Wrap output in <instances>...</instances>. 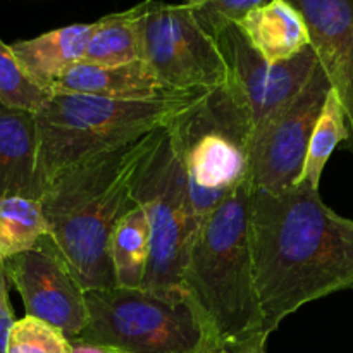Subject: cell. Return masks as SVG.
Segmentation results:
<instances>
[{
  "label": "cell",
  "instance_id": "obj_25",
  "mask_svg": "<svg viewBox=\"0 0 353 353\" xmlns=\"http://www.w3.org/2000/svg\"><path fill=\"white\" fill-rule=\"evenodd\" d=\"M0 312H14L9 300V278L3 262H0Z\"/></svg>",
  "mask_w": 353,
  "mask_h": 353
},
{
  "label": "cell",
  "instance_id": "obj_24",
  "mask_svg": "<svg viewBox=\"0 0 353 353\" xmlns=\"http://www.w3.org/2000/svg\"><path fill=\"white\" fill-rule=\"evenodd\" d=\"M265 341H268V336L261 334L247 341L216 345L209 353H265Z\"/></svg>",
  "mask_w": 353,
  "mask_h": 353
},
{
  "label": "cell",
  "instance_id": "obj_4",
  "mask_svg": "<svg viewBox=\"0 0 353 353\" xmlns=\"http://www.w3.org/2000/svg\"><path fill=\"white\" fill-rule=\"evenodd\" d=\"M203 93L179 92L157 99L123 100L52 92L34 112L41 195L68 169L168 128Z\"/></svg>",
  "mask_w": 353,
  "mask_h": 353
},
{
  "label": "cell",
  "instance_id": "obj_26",
  "mask_svg": "<svg viewBox=\"0 0 353 353\" xmlns=\"http://www.w3.org/2000/svg\"><path fill=\"white\" fill-rule=\"evenodd\" d=\"M14 323V312H0V353H7V340Z\"/></svg>",
  "mask_w": 353,
  "mask_h": 353
},
{
  "label": "cell",
  "instance_id": "obj_17",
  "mask_svg": "<svg viewBox=\"0 0 353 353\" xmlns=\"http://www.w3.org/2000/svg\"><path fill=\"white\" fill-rule=\"evenodd\" d=\"M150 250V221L143 207L137 205L119 221L110 238V261L116 286L143 288Z\"/></svg>",
  "mask_w": 353,
  "mask_h": 353
},
{
  "label": "cell",
  "instance_id": "obj_15",
  "mask_svg": "<svg viewBox=\"0 0 353 353\" xmlns=\"http://www.w3.org/2000/svg\"><path fill=\"white\" fill-rule=\"evenodd\" d=\"M93 23L57 28L31 40L12 43V52L31 79L47 92L74 64L83 61Z\"/></svg>",
  "mask_w": 353,
  "mask_h": 353
},
{
  "label": "cell",
  "instance_id": "obj_1",
  "mask_svg": "<svg viewBox=\"0 0 353 353\" xmlns=\"http://www.w3.org/2000/svg\"><path fill=\"white\" fill-rule=\"evenodd\" d=\"M252 255L264 333L300 307L353 288V219L323 202L319 190H254Z\"/></svg>",
  "mask_w": 353,
  "mask_h": 353
},
{
  "label": "cell",
  "instance_id": "obj_10",
  "mask_svg": "<svg viewBox=\"0 0 353 353\" xmlns=\"http://www.w3.org/2000/svg\"><path fill=\"white\" fill-rule=\"evenodd\" d=\"M214 38L226 61L228 83L243 95L250 107L255 134L274 114L295 99L319 65L310 45L288 61L274 64L265 61L252 47L236 23L223 26Z\"/></svg>",
  "mask_w": 353,
  "mask_h": 353
},
{
  "label": "cell",
  "instance_id": "obj_22",
  "mask_svg": "<svg viewBox=\"0 0 353 353\" xmlns=\"http://www.w3.org/2000/svg\"><path fill=\"white\" fill-rule=\"evenodd\" d=\"M7 353H74L72 341L52 324L24 316L10 327Z\"/></svg>",
  "mask_w": 353,
  "mask_h": 353
},
{
  "label": "cell",
  "instance_id": "obj_9",
  "mask_svg": "<svg viewBox=\"0 0 353 353\" xmlns=\"http://www.w3.org/2000/svg\"><path fill=\"white\" fill-rule=\"evenodd\" d=\"M331 90L319 64L295 99L257 131L250 172L254 190L279 193L299 181L310 137Z\"/></svg>",
  "mask_w": 353,
  "mask_h": 353
},
{
  "label": "cell",
  "instance_id": "obj_23",
  "mask_svg": "<svg viewBox=\"0 0 353 353\" xmlns=\"http://www.w3.org/2000/svg\"><path fill=\"white\" fill-rule=\"evenodd\" d=\"M268 2L271 0H207L193 10L203 30L214 37L223 26L240 23L248 12Z\"/></svg>",
  "mask_w": 353,
  "mask_h": 353
},
{
  "label": "cell",
  "instance_id": "obj_21",
  "mask_svg": "<svg viewBox=\"0 0 353 353\" xmlns=\"http://www.w3.org/2000/svg\"><path fill=\"white\" fill-rule=\"evenodd\" d=\"M50 92L38 86L17 61L12 47L0 38V105L7 109L38 112Z\"/></svg>",
  "mask_w": 353,
  "mask_h": 353
},
{
  "label": "cell",
  "instance_id": "obj_3",
  "mask_svg": "<svg viewBox=\"0 0 353 353\" xmlns=\"http://www.w3.org/2000/svg\"><path fill=\"white\" fill-rule=\"evenodd\" d=\"M252 205L254 186L247 183L203 217L183 278L217 345L268 336L255 290Z\"/></svg>",
  "mask_w": 353,
  "mask_h": 353
},
{
  "label": "cell",
  "instance_id": "obj_12",
  "mask_svg": "<svg viewBox=\"0 0 353 353\" xmlns=\"http://www.w3.org/2000/svg\"><path fill=\"white\" fill-rule=\"evenodd\" d=\"M309 28L310 47L336 93L353 155V0H288Z\"/></svg>",
  "mask_w": 353,
  "mask_h": 353
},
{
  "label": "cell",
  "instance_id": "obj_11",
  "mask_svg": "<svg viewBox=\"0 0 353 353\" xmlns=\"http://www.w3.org/2000/svg\"><path fill=\"white\" fill-rule=\"evenodd\" d=\"M3 264L9 283L23 299L26 316L52 324L69 340H76L88 326L85 290L43 238L37 248Z\"/></svg>",
  "mask_w": 353,
  "mask_h": 353
},
{
  "label": "cell",
  "instance_id": "obj_28",
  "mask_svg": "<svg viewBox=\"0 0 353 353\" xmlns=\"http://www.w3.org/2000/svg\"><path fill=\"white\" fill-rule=\"evenodd\" d=\"M207 0H186V3H188V6H192L193 9H196V7H200L202 6V3H205Z\"/></svg>",
  "mask_w": 353,
  "mask_h": 353
},
{
  "label": "cell",
  "instance_id": "obj_14",
  "mask_svg": "<svg viewBox=\"0 0 353 353\" xmlns=\"http://www.w3.org/2000/svg\"><path fill=\"white\" fill-rule=\"evenodd\" d=\"M54 92L85 93L107 99L140 100L179 93L165 86L143 61L123 65L78 62L55 83Z\"/></svg>",
  "mask_w": 353,
  "mask_h": 353
},
{
  "label": "cell",
  "instance_id": "obj_20",
  "mask_svg": "<svg viewBox=\"0 0 353 353\" xmlns=\"http://www.w3.org/2000/svg\"><path fill=\"white\" fill-rule=\"evenodd\" d=\"M347 140L348 128L343 107H341L336 93L331 90L323 107V112L319 116V121L316 124V130L310 137L303 169L295 185H307L314 190H319L323 171L326 168L327 161H330L331 154L341 141L347 143Z\"/></svg>",
  "mask_w": 353,
  "mask_h": 353
},
{
  "label": "cell",
  "instance_id": "obj_27",
  "mask_svg": "<svg viewBox=\"0 0 353 353\" xmlns=\"http://www.w3.org/2000/svg\"><path fill=\"white\" fill-rule=\"evenodd\" d=\"M71 341H72V347H74V353H119L116 350H110V348L97 347V345H90L79 340H71Z\"/></svg>",
  "mask_w": 353,
  "mask_h": 353
},
{
  "label": "cell",
  "instance_id": "obj_8",
  "mask_svg": "<svg viewBox=\"0 0 353 353\" xmlns=\"http://www.w3.org/2000/svg\"><path fill=\"white\" fill-rule=\"evenodd\" d=\"M140 61L174 92H207L228 81L216 38L188 3L141 2Z\"/></svg>",
  "mask_w": 353,
  "mask_h": 353
},
{
  "label": "cell",
  "instance_id": "obj_13",
  "mask_svg": "<svg viewBox=\"0 0 353 353\" xmlns=\"http://www.w3.org/2000/svg\"><path fill=\"white\" fill-rule=\"evenodd\" d=\"M41 199L34 114L0 105V199Z\"/></svg>",
  "mask_w": 353,
  "mask_h": 353
},
{
  "label": "cell",
  "instance_id": "obj_5",
  "mask_svg": "<svg viewBox=\"0 0 353 353\" xmlns=\"http://www.w3.org/2000/svg\"><path fill=\"white\" fill-rule=\"evenodd\" d=\"M200 219L250 181L255 126L231 83L203 93L168 126Z\"/></svg>",
  "mask_w": 353,
  "mask_h": 353
},
{
  "label": "cell",
  "instance_id": "obj_6",
  "mask_svg": "<svg viewBox=\"0 0 353 353\" xmlns=\"http://www.w3.org/2000/svg\"><path fill=\"white\" fill-rule=\"evenodd\" d=\"M90 321L76 340L119 353H209L217 345L202 310L143 288L85 292Z\"/></svg>",
  "mask_w": 353,
  "mask_h": 353
},
{
  "label": "cell",
  "instance_id": "obj_16",
  "mask_svg": "<svg viewBox=\"0 0 353 353\" xmlns=\"http://www.w3.org/2000/svg\"><path fill=\"white\" fill-rule=\"evenodd\" d=\"M236 24L252 47L272 64L293 59L310 45L305 19L288 0H271Z\"/></svg>",
  "mask_w": 353,
  "mask_h": 353
},
{
  "label": "cell",
  "instance_id": "obj_19",
  "mask_svg": "<svg viewBox=\"0 0 353 353\" xmlns=\"http://www.w3.org/2000/svg\"><path fill=\"white\" fill-rule=\"evenodd\" d=\"M47 234L48 224L40 200L28 196L0 199V262L33 250Z\"/></svg>",
  "mask_w": 353,
  "mask_h": 353
},
{
  "label": "cell",
  "instance_id": "obj_2",
  "mask_svg": "<svg viewBox=\"0 0 353 353\" xmlns=\"http://www.w3.org/2000/svg\"><path fill=\"white\" fill-rule=\"evenodd\" d=\"M162 130L68 169L41 195L48 224L43 240L85 292L116 288L110 238L119 221L137 207L133 181Z\"/></svg>",
  "mask_w": 353,
  "mask_h": 353
},
{
  "label": "cell",
  "instance_id": "obj_7",
  "mask_svg": "<svg viewBox=\"0 0 353 353\" xmlns=\"http://www.w3.org/2000/svg\"><path fill=\"white\" fill-rule=\"evenodd\" d=\"M133 200L145 209L152 230L143 290L171 299L185 296L183 278L202 219L168 128L134 178Z\"/></svg>",
  "mask_w": 353,
  "mask_h": 353
},
{
  "label": "cell",
  "instance_id": "obj_18",
  "mask_svg": "<svg viewBox=\"0 0 353 353\" xmlns=\"http://www.w3.org/2000/svg\"><path fill=\"white\" fill-rule=\"evenodd\" d=\"M141 2L93 23L83 61L99 65H123L140 61Z\"/></svg>",
  "mask_w": 353,
  "mask_h": 353
}]
</instances>
